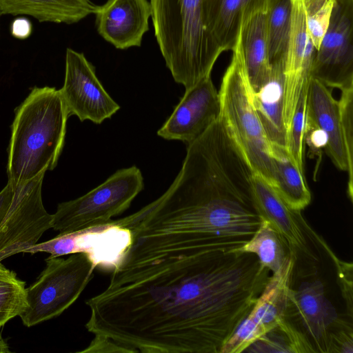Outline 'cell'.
<instances>
[{
    "label": "cell",
    "mask_w": 353,
    "mask_h": 353,
    "mask_svg": "<svg viewBox=\"0 0 353 353\" xmlns=\"http://www.w3.org/2000/svg\"><path fill=\"white\" fill-rule=\"evenodd\" d=\"M270 273L252 253L131 245L106 288L85 301V327L134 353H220Z\"/></svg>",
    "instance_id": "6da1fadb"
},
{
    "label": "cell",
    "mask_w": 353,
    "mask_h": 353,
    "mask_svg": "<svg viewBox=\"0 0 353 353\" xmlns=\"http://www.w3.org/2000/svg\"><path fill=\"white\" fill-rule=\"evenodd\" d=\"M254 175L233 147L215 142L192 144L168 189L118 223L134 235L236 250L250 240L261 221L254 199Z\"/></svg>",
    "instance_id": "7a4b0ae2"
},
{
    "label": "cell",
    "mask_w": 353,
    "mask_h": 353,
    "mask_svg": "<svg viewBox=\"0 0 353 353\" xmlns=\"http://www.w3.org/2000/svg\"><path fill=\"white\" fill-rule=\"evenodd\" d=\"M70 117L59 90L34 87L15 109L8 147L7 175L25 184L57 165Z\"/></svg>",
    "instance_id": "3957f363"
},
{
    "label": "cell",
    "mask_w": 353,
    "mask_h": 353,
    "mask_svg": "<svg viewBox=\"0 0 353 353\" xmlns=\"http://www.w3.org/2000/svg\"><path fill=\"white\" fill-rule=\"evenodd\" d=\"M154 36L167 68L188 89L210 77L223 52L207 30L203 0H150Z\"/></svg>",
    "instance_id": "277c9868"
},
{
    "label": "cell",
    "mask_w": 353,
    "mask_h": 353,
    "mask_svg": "<svg viewBox=\"0 0 353 353\" xmlns=\"http://www.w3.org/2000/svg\"><path fill=\"white\" fill-rule=\"evenodd\" d=\"M219 91V118L254 172L274 183L272 147L255 110L239 37Z\"/></svg>",
    "instance_id": "5b68a950"
},
{
    "label": "cell",
    "mask_w": 353,
    "mask_h": 353,
    "mask_svg": "<svg viewBox=\"0 0 353 353\" xmlns=\"http://www.w3.org/2000/svg\"><path fill=\"white\" fill-rule=\"evenodd\" d=\"M38 279L26 288V307L19 315L32 327L61 315L79 298L94 276V265L82 253L48 256Z\"/></svg>",
    "instance_id": "8992f818"
},
{
    "label": "cell",
    "mask_w": 353,
    "mask_h": 353,
    "mask_svg": "<svg viewBox=\"0 0 353 353\" xmlns=\"http://www.w3.org/2000/svg\"><path fill=\"white\" fill-rule=\"evenodd\" d=\"M143 188V176L136 165L118 170L85 194L59 203L52 228L64 234L108 223L127 210Z\"/></svg>",
    "instance_id": "52a82bcc"
},
{
    "label": "cell",
    "mask_w": 353,
    "mask_h": 353,
    "mask_svg": "<svg viewBox=\"0 0 353 353\" xmlns=\"http://www.w3.org/2000/svg\"><path fill=\"white\" fill-rule=\"evenodd\" d=\"M253 194L257 212L285 238L295 259L293 276H314L321 264L327 245L309 225L301 211L295 210L261 176L254 174Z\"/></svg>",
    "instance_id": "ba28073f"
},
{
    "label": "cell",
    "mask_w": 353,
    "mask_h": 353,
    "mask_svg": "<svg viewBox=\"0 0 353 353\" xmlns=\"http://www.w3.org/2000/svg\"><path fill=\"white\" fill-rule=\"evenodd\" d=\"M131 243L130 230L112 220L104 224L59 234L50 240L29 247L23 253L46 252L51 257L82 253L96 268L112 272L121 263Z\"/></svg>",
    "instance_id": "9c48e42d"
},
{
    "label": "cell",
    "mask_w": 353,
    "mask_h": 353,
    "mask_svg": "<svg viewBox=\"0 0 353 353\" xmlns=\"http://www.w3.org/2000/svg\"><path fill=\"white\" fill-rule=\"evenodd\" d=\"M46 173L15 186L9 209L0 222V262L23 253L52 228V214L44 208L41 189Z\"/></svg>",
    "instance_id": "30bf717a"
},
{
    "label": "cell",
    "mask_w": 353,
    "mask_h": 353,
    "mask_svg": "<svg viewBox=\"0 0 353 353\" xmlns=\"http://www.w3.org/2000/svg\"><path fill=\"white\" fill-rule=\"evenodd\" d=\"M353 0H336L312 77L329 88L353 87Z\"/></svg>",
    "instance_id": "8fae6325"
},
{
    "label": "cell",
    "mask_w": 353,
    "mask_h": 353,
    "mask_svg": "<svg viewBox=\"0 0 353 353\" xmlns=\"http://www.w3.org/2000/svg\"><path fill=\"white\" fill-rule=\"evenodd\" d=\"M59 92L69 115L81 121L101 124L120 109L97 78L94 66L83 53L71 48L66 50L64 83Z\"/></svg>",
    "instance_id": "7c38bea8"
},
{
    "label": "cell",
    "mask_w": 353,
    "mask_h": 353,
    "mask_svg": "<svg viewBox=\"0 0 353 353\" xmlns=\"http://www.w3.org/2000/svg\"><path fill=\"white\" fill-rule=\"evenodd\" d=\"M295 259L292 257L270 276L253 307L220 353H241L276 327L285 318L288 294L292 286Z\"/></svg>",
    "instance_id": "4fadbf2b"
},
{
    "label": "cell",
    "mask_w": 353,
    "mask_h": 353,
    "mask_svg": "<svg viewBox=\"0 0 353 353\" xmlns=\"http://www.w3.org/2000/svg\"><path fill=\"white\" fill-rule=\"evenodd\" d=\"M306 123L321 130L326 137V152L334 165L347 173V195H353V140L344 128L339 100L330 88L312 77L307 98Z\"/></svg>",
    "instance_id": "5bb4252c"
},
{
    "label": "cell",
    "mask_w": 353,
    "mask_h": 353,
    "mask_svg": "<svg viewBox=\"0 0 353 353\" xmlns=\"http://www.w3.org/2000/svg\"><path fill=\"white\" fill-rule=\"evenodd\" d=\"M285 318L312 344L315 352H327L328 334L339 316L325 294L323 283L315 279L290 288Z\"/></svg>",
    "instance_id": "9a60e30c"
},
{
    "label": "cell",
    "mask_w": 353,
    "mask_h": 353,
    "mask_svg": "<svg viewBox=\"0 0 353 353\" xmlns=\"http://www.w3.org/2000/svg\"><path fill=\"white\" fill-rule=\"evenodd\" d=\"M316 50L308 34L303 0H292L291 27L283 64V122L287 129L300 95L308 88Z\"/></svg>",
    "instance_id": "2e32d148"
},
{
    "label": "cell",
    "mask_w": 353,
    "mask_h": 353,
    "mask_svg": "<svg viewBox=\"0 0 353 353\" xmlns=\"http://www.w3.org/2000/svg\"><path fill=\"white\" fill-rule=\"evenodd\" d=\"M219 114V92L208 77L185 90L172 114L157 131V135L188 145L202 134Z\"/></svg>",
    "instance_id": "e0dca14e"
},
{
    "label": "cell",
    "mask_w": 353,
    "mask_h": 353,
    "mask_svg": "<svg viewBox=\"0 0 353 353\" xmlns=\"http://www.w3.org/2000/svg\"><path fill=\"white\" fill-rule=\"evenodd\" d=\"M94 14L99 34L116 48L125 50L141 46L152 12L148 0H108Z\"/></svg>",
    "instance_id": "ac0fdd59"
},
{
    "label": "cell",
    "mask_w": 353,
    "mask_h": 353,
    "mask_svg": "<svg viewBox=\"0 0 353 353\" xmlns=\"http://www.w3.org/2000/svg\"><path fill=\"white\" fill-rule=\"evenodd\" d=\"M268 8L246 13L238 35L252 93L257 92L268 81L272 72L267 40Z\"/></svg>",
    "instance_id": "d6986e66"
},
{
    "label": "cell",
    "mask_w": 353,
    "mask_h": 353,
    "mask_svg": "<svg viewBox=\"0 0 353 353\" xmlns=\"http://www.w3.org/2000/svg\"><path fill=\"white\" fill-rule=\"evenodd\" d=\"M272 0H203L204 25L223 52L232 50L244 15Z\"/></svg>",
    "instance_id": "ffe728a7"
},
{
    "label": "cell",
    "mask_w": 353,
    "mask_h": 353,
    "mask_svg": "<svg viewBox=\"0 0 353 353\" xmlns=\"http://www.w3.org/2000/svg\"><path fill=\"white\" fill-rule=\"evenodd\" d=\"M91 0H0V14L31 16L40 22L72 24L95 14Z\"/></svg>",
    "instance_id": "44dd1931"
},
{
    "label": "cell",
    "mask_w": 353,
    "mask_h": 353,
    "mask_svg": "<svg viewBox=\"0 0 353 353\" xmlns=\"http://www.w3.org/2000/svg\"><path fill=\"white\" fill-rule=\"evenodd\" d=\"M283 64L272 65L268 81L252 93L253 103L267 138L272 145L285 148L283 122Z\"/></svg>",
    "instance_id": "7402d4cb"
},
{
    "label": "cell",
    "mask_w": 353,
    "mask_h": 353,
    "mask_svg": "<svg viewBox=\"0 0 353 353\" xmlns=\"http://www.w3.org/2000/svg\"><path fill=\"white\" fill-rule=\"evenodd\" d=\"M274 183L277 194L295 210L301 211L311 202V192L304 172L295 164L284 147L272 145Z\"/></svg>",
    "instance_id": "603a6c76"
},
{
    "label": "cell",
    "mask_w": 353,
    "mask_h": 353,
    "mask_svg": "<svg viewBox=\"0 0 353 353\" xmlns=\"http://www.w3.org/2000/svg\"><path fill=\"white\" fill-rule=\"evenodd\" d=\"M236 250L255 254L261 265L272 274L294 256L285 238L270 222L263 219L254 235Z\"/></svg>",
    "instance_id": "cb8c5ba5"
},
{
    "label": "cell",
    "mask_w": 353,
    "mask_h": 353,
    "mask_svg": "<svg viewBox=\"0 0 353 353\" xmlns=\"http://www.w3.org/2000/svg\"><path fill=\"white\" fill-rule=\"evenodd\" d=\"M292 0H272L267 13V40L271 65L284 62L291 27Z\"/></svg>",
    "instance_id": "d4e9b609"
},
{
    "label": "cell",
    "mask_w": 353,
    "mask_h": 353,
    "mask_svg": "<svg viewBox=\"0 0 353 353\" xmlns=\"http://www.w3.org/2000/svg\"><path fill=\"white\" fill-rule=\"evenodd\" d=\"M245 352L305 353L315 352V350L301 332L284 318Z\"/></svg>",
    "instance_id": "484cf974"
},
{
    "label": "cell",
    "mask_w": 353,
    "mask_h": 353,
    "mask_svg": "<svg viewBox=\"0 0 353 353\" xmlns=\"http://www.w3.org/2000/svg\"><path fill=\"white\" fill-rule=\"evenodd\" d=\"M26 307V283L0 262V327Z\"/></svg>",
    "instance_id": "4316f807"
},
{
    "label": "cell",
    "mask_w": 353,
    "mask_h": 353,
    "mask_svg": "<svg viewBox=\"0 0 353 353\" xmlns=\"http://www.w3.org/2000/svg\"><path fill=\"white\" fill-rule=\"evenodd\" d=\"M307 91L308 88L303 90L300 95L291 122L287 129L285 143V148L288 154L298 168L303 172Z\"/></svg>",
    "instance_id": "83f0119b"
},
{
    "label": "cell",
    "mask_w": 353,
    "mask_h": 353,
    "mask_svg": "<svg viewBox=\"0 0 353 353\" xmlns=\"http://www.w3.org/2000/svg\"><path fill=\"white\" fill-rule=\"evenodd\" d=\"M336 0H303L307 30L317 50L327 29Z\"/></svg>",
    "instance_id": "f1b7e54d"
},
{
    "label": "cell",
    "mask_w": 353,
    "mask_h": 353,
    "mask_svg": "<svg viewBox=\"0 0 353 353\" xmlns=\"http://www.w3.org/2000/svg\"><path fill=\"white\" fill-rule=\"evenodd\" d=\"M352 319L339 317L329 332L327 353H352Z\"/></svg>",
    "instance_id": "f546056e"
},
{
    "label": "cell",
    "mask_w": 353,
    "mask_h": 353,
    "mask_svg": "<svg viewBox=\"0 0 353 353\" xmlns=\"http://www.w3.org/2000/svg\"><path fill=\"white\" fill-rule=\"evenodd\" d=\"M327 254L330 256L336 267L339 285L341 289L343 298L344 299L346 304L347 316L352 319V263L340 260L332 251L330 247L327 248Z\"/></svg>",
    "instance_id": "4dcf8cb0"
},
{
    "label": "cell",
    "mask_w": 353,
    "mask_h": 353,
    "mask_svg": "<svg viewBox=\"0 0 353 353\" xmlns=\"http://www.w3.org/2000/svg\"><path fill=\"white\" fill-rule=\"evenodd\" d=\"M94 337L90 341V344L83 350L78 351L81 353H110V352H122V353H134V351L113 340L112 339L100 334L94 335Z\"/></svg>",
    "instance_id": "1f68e13d"
},
{
    "label": "cell",
    "mask_w": 353,
    "mask_h": 353,
    "mask_svg": "<svg viewBox=\"0 0 353 353\" xmlns=\"http://www.w3.org/2000/svg\"><path fill=\"white\" fill-rule=\"evenodd\" d=\"M32 32V25L29 20L24 18L16 19L11 26L12 34L17 39H24Z\"/></svg>",
    "instance_id": "d6a6232c"
},
{
    "label": "cell",
    "mask_w": 353,
    "mask_h": 353,
    "mask_svg": "<svg viewBox=\"0 0 353 353\" xmlns=\"http://www.w3.org/2000/svg\"><path fill=\"white\" fill-rule=\"evenodd\" d=\"M15 186L8 182L0 192V222L7 213L14 194Z\"/></svg>",
    "instance_id": "836d02e7"
},
{
    "label": "cell",
    "mask_w": 353,
    "mask_h": 353,
    "mask_svg": "<svg viewBox=\"0 0 353 353\" xmlns=\"http://www.w3.org/2000/svg\"><path fill=\"white\" fill-rule=\"evenodd\" d=\"M1 328L0 327V353H9L10 350L7 342L2 337Z\"/></svg>",
    "instance_id": "e575fe53"
},
{
    "label": "cell",
    "mask_w": 353,
    "mask_h": 353,
    "mask_svg": "<svg viewBox=\"0 0 353 353\" xmlns=\"http://www.w3.org/2000/svg\"><path fill=\"white\" fill-rule=\"evenodd\" d=\"M0 16H1V14H0Z\"/></svg>",
    "instance_id": "d590c367"
}]
</instances>
